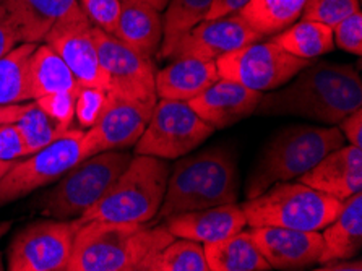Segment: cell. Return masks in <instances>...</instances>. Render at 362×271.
Masks as SVG:
<instances>
[{
    "label": "cell",
    "instance_id": "83f0119b",
    "mask_svg": "<svg viewBox=\"0 0 362 271\" xmlns=\"http://www.w3.org/2000/svg\"><path fill=\"white\" fill-rule=\"evenodd\" d=\"M272 41L296 57L310 60L332 52L334 49L332 26L312 20L293 23L273 36Z\"/></svg>",
    "mask_w": 362,
    "mask_h": 271
},
{
    "label": "cell",
    "instance_id": "ffe728a7",
    "mask_svg": "<svg viewBox=\"0 0 362 271\" xmlns=\"http://www.w3.org/2000/svg\"><path fill=\"white\" fill-rule=\"evenodd\" d=\"M20 42L40 44L60 21L85 15L78 0H4Z\"/></svg>",
    "mask_w": 362,
    "mask_h": 271
},
{
    "label": "cell",
    "instance_id": "f1b7e54d",
    "mask_svg": "<svg viewBox=\"0 0 362 271\" xmlns=\"http://www.w3.org/2000/svg\"><path fill=\"white\" fill-rule=\"evenodd\" d=\"M211 4L213 0H169L163 16V41L158 59H169L180 38L206 18Z\"/></svg>",
    "mask_w": 362,
    "mask_h": 271
},
{
    "label": "cell",
    "instance_id": "b9f144b4",
    "mask_svg": "<svg viewBox=\"0 0 362 271\" xmlns=\"http://www.w3.org/2000/svg\"><path fill=\"white\" fill-rule=\"evenodd\" d=\"M322 271H361L362 270V263L361 260H333V262L323 263L322 268H317Z\"/></svg>",
    "mask_w": 362,
    "mask_h": 271
},
{
    "label": "cell",
    "instance_id": "e0dca14e",
    "mask_svg": "<svg viewBox=\"0 0 362 271\" xmlns=\"http://www.w3.org/2000/svg\"><path fill=\"white\" fill-rule=\"evenodd\" d=\"M260 99V91L245 88L238 81L219 79L187 103L203 122L219 130L254 114Z\"/></svg>",
    "mask_w": 362,
    "mask_h": 271
},
{
    "label": "cell",
    "instance_id": "f546056e",
    "mask_svg": "<svg viewBox=\"0 0 362 271\" xmlns=\"http://www.w3.org/2000/svg\"><path fill=\"white\" fill-rule=\"evenodd\" d=\"M151 271H210V268L200 242L175 237L158 253Z\"/></svg>",
    "mask_w": 362,
    "mask_h": 271
},
{
    "label": "cell",
    "instance_id": "ba28073f",
    "mask_svg": "<svg viewBox=\"0 0 362 271\" xmlns=\"http://www.w3.org/2000/svg\"><path fill=\"white\" fill-rule=\"evenodd\" d=\"M215 129L197 115L187 101L160 99L146 129L135 143V154L161 159L185 156L200 146Z\"/></svg>",
    "mask_w": 362,
    "mask_h": 271
},
{
    "label": "cell",
    "instance_id": "f35d334b",
    "mask_svg": "<svg viewBox=\"0 0 362 271\" xmlns=\"http://www.w3.org/2000/svg\"><path fill=\"white\" fill-rule=\"evenodd\" d=\"M16 44H20L18 36H16L12 23H10L7 10L0 4V57L12 51Z\"/></svg>",
    "mask_w": 362,
    "mask_h": 271
},
{
    "label": "cell",
    "instance_id": "4dcf8cb0",
    "mask_svg": "<svg viewBox=\"0 0 362 271\" xmlns=\"http://www.w3.org/2000/svg\"><path fill=\"white\" fill-rule=\"evenodd\" d=\"M15 125L18 127L21 138H23L28 156L49 146L64 132H67L54 122L35 101H30L26 113L21 115V119Z\"/></svg>",
    "mask_w": 362,
    "mask_h": 271
},
{
    "label": "cell",
    "instance_id": "277c9868",
    "mask_svg": "<svg viewBox=\"0 0 362 271\" xmlns=\"http://www.w3.org/2000/svg\"><path fill=\"white\" fill-rule=\"evenodd\" d=\"M171 174L168 159L135 154L104 195L81 214L88 221L112 223H150L160 212Z\"/></svg>",
    "mask_w": 362,
    "mask_h": 271
},
{
    "label": "cell",
    "instance_id": "cb8c5ba5",
    "mask_svg": "<svg viewBox=\"0 0 362 271\" xmlns=\"http://www.w3.org/2000/svg\"><path fill=\"white\" fill-rule=\"evenodd\" d=\"M210 271H268L270 265L257 248L250 231H239L228 239L203 244Z\"/></svg>",
    "mask_w": 362,
    "mask_h": 271
},
{
    "label": "cell",
    "instance_id": "d6a6232c",
    "mask_svg": "<svg viewBox=\"0 0 362 271\" xmlns=\"http://www.w3.org/2000/svg\"><path fill=\"white\" fill-rule=\"evenodd\" d=\"M107 103V91L95 86H80L75 98V119L81 129H90L100 119Z\"/></svg>",
    "mask_w": 362,
    "mask_h": 271
},
{
    "label": "cell",
    "instance_id": "7402d4cb",
    "mask_svg": "<svg viewBox=\"0 0 362 271\" xmlns=\"http://www.w3.org/2000/svg\"><path fill=\"white\" fill-rule=\"evenodd\" d=\"M114 36L146 59H155L163 41V16L140 0H124Z\"/></svg>",
    "mask_w": 362,
    "mask_h": 271
},
{
    "label": "cell",
    "instance_id": "ab89813d",
    "mask_svg": "<svg viewBox=\"0 0 362 271\" xmlns=\"http://www.w3.org/2000/svg\"><path fill=\"white\" fill-rule=\"evenodd\" d=\"M249 2L250 0H213L205 20H213V18H219V16L238 13L239 10Z\"/></svg>",
    "mask_w": 362,
    "mask_h": 271
},
{
    "label": "cell",
    "instance_id": "ac0fdd59",
    "mask_svg": "<svg viewBox=\"0 0 362 271\" xmlns=\"http://www.w3.org/2000/svg\"><path fill=\"white\" fill-rule=\"evenodd\" d=\"M164 226L174 237L210 244L228 239L247 226L243 207L235 203L192 209L164 218Z\"/></svg>",
    "mask_w": 362,
    "mask_h": 271
},
{
    "label": "cell",
    "instance_id": "8d00e7d4",
    "mask_svg": "<svg viewBox=\"0 0 362 271\" xmlns=\"http://www.w3.org/2000/svg\"><path fill=\"white\" fill-rule=\"evenodd\" d=\"M28 156L23 138L15 124L0 125V161H16Z\"/></svg>",
    "mask_w": 362,
    "mask_h": 271
},
{
    "label": "cell",
    "instance_id": "7a4b0ae2",
    "mask_svg": "<svg viewBox=\"0 0 362 271\" xmlns=\"http://www.w3.org/2000/svg\"><path fill=\"white\" fill-rule=\"evenodd\" d=\"M174 239L164 224L88 221L76 231L67 271H151Z\"/></svg>",
    "mask_w": 362,
    "mask_h": 271
},
{
    "label": "cell",
    "instance_id": "1f68e13d",
    "mask_svg": "<svg viewBox=\"0 0 362 271\" xmlns=\"http://www.w3.org/2000/svg\"><path fill=\"white\" fill-rule=\"evenodd\" d=\"M358 10L359 0H307L300 16L333 28Z\"/></svg>",
    "mask_w": 362,
    "mask_h": 271
},
{
    "label": "cell",
    "instance_id": "2e32d148",
    "mask_svg": "<svg viewBox=\"0 0 362 271\" xmlns=\"http://www.w3.org/2000/svg\"><path fill=\"white\" fill-rule=\"evenodd\" d=\"M257 248L276 270H299L319 262L323 239L320 231H300L276 226L252 228Z\"/></svg>",
    "mask_w": 362,
    "mask_h": 271
},
{
    "label": "cell",
    "instance_id": "484cf974",
    "mask_svg": "<svg viewBox=\"0 0 362 271\" xmlns=\"http://www.w3.org/2000/svg\"><path fill=\"white\" fill-rule=\"evenodd\" d=\"M37 44L20 42L0 57V104H23L33 101L30 59Z\"/></svg>",
    "mask_w": 362,
    "mask_h": 271
},
{
    "label": "cell",
    "instance_id": "bcb514c9",
    "mask_svg": "<svg viewBox=\"0 0 362 271\" xmlns=\"http://www.w3.org/2000/svg\"><path fill=\"white\" fill-rule=\"evenodd\" d=\"M4 2V0H0V4H2Z\"/></svg>",
    "mask_w": 362,
    "mask_h": 271
},
{
    "label": "cell",
    "instance_id": "52a82bcc",
    "mask_svg": "<svg viewBox=\"0 0 362 271\" xmlns=\"http://www.w3.org/2000/svg\"><path fill=\"white\" fill-rule=\"evenodd\" d=\"M130 159L132 153L124 149H109L81 159L37 200V209L42 217L54 219L80 218L104 195Z\"/></svg>",
    "mask_w": 362,
    "mask_h": 271
},
{
    "label": "cell",
    "instance_id": "603a6c76",
    "mask_svg": "<svg viewBox=\"0 0 362 271\" xmlns=\"http://www.w3.org/2000/svg\"><path fill=\"white\" fill-rule=\"evenodd\" d=\"M323 248L317 263L333 260H348L359 253L362 247V193L343 202L338 217L327 224L322 232Z\"/></svg>",
    "mask_w": 362,
    "mask_h": 271
},
{
    "label": "cell",
    "instance_id": "30bf717a",
    "mask_svg": "<svg viewBox=\"0 0 362 271\" xmlns=\"http://www.w3.org/2000/svg\"><path fill=\"white\" fill-rule=\"evenodd\" d=\"M85 132L70 129L51 145L30 154V158L13 163L8 173L0 179V208L28 197L37 189L57 182L70 168L80 163L81 138Z\"/></svg>",
    "mask_w": 362,
    "mask_h": 271
},
{
    "label": "cell",
    "instance_id": "5bb4252c",
    "mask_svg": "<svg viewBox=\"0 0 362 271\" xmlns=\"http://www.w3.org/2000/svg\"><path fill=\"white\" fill-rule=\"evenodd\" d=\"M42 42L60 55L80 86H95L107 91V75L100 64L93 23L86 15L60 21L47 33Z\"/></svg>",
    "mask_w": 362,
    "mask_h": 271
},
{
    "label": "cell",
    "instance_id": "d4e9b609",
    "mask_svg": "<svg viewBox=\"0 0 362 271\" xmlns=\"http://www.w3.org/2000/svg\"><path fill=\"white\" fill-rule=\"evenodd\" d=\"M30 80L33 99L52 93H76L80 88L72 70L46 42L37 44L31 54Z\"/></svg>",
    "mask_w": 362,
    "mask_h": 271
},
{
    "label": "cell",
    "instance_id": "e575fe53",
    "mask_svg": "<svg viewBox=\"0 0 362 271\" xmlns=\"http://www.w3.org/2000/svg\"><path fill=\"white\" fill-rule=\"evenodd\" d=\"M76 93H52V95L33 99L54 122L69 130L75 119Z\"/></svg>",
    "mask_w": 362,
    "mask_h": 271
},
{
    "label": "cell",
    "instance_id": "5b68a950",
    "mask_svg": "<svg viewBox=\"0 0 362 271\" xmlns=\"http://www.w3.org/2000/svg\"><path fill=\"white\" fill-rule=\"evenodd\" d=\"M344 145L339 127L293 125L272 138L247 180V200L276 182L299 179L333 149Z\"/></svg>",
    "mask_w": 362,
    "mask_h": 271
},
{
    "label": "cell",
    "instance_id": "74e56055",
    "mask_svg": "<svg viewBox=\"0 0 362 271\" xmlns=\"http://www.w3.org/2000/svg\"><path fill=\"white\" fill-rule=\"evenodd\" d=\"M339 130L344 137V140L349 142V145L362 146V109H356L348 114L346 117L339 120Z\"/></svg>",
    "mask_w": 362,
    "mask_h": 271
},
{
    "label": "cell",
    "instance_id": "8992f818",
    "mask_svg": "<svg viewBox=\"0 0 362 271\" xmlns=\"http://www.w3.org/2000/svg\"><path fill=\"white\" fill-rule=\"evenodd\" d=\"M343 202L303 182H276L243 204L247 224L322 231L338 217Z\"/></svg>",
    "mask_w": 362,
    "mask_h": 271
},
{
    "label": "cell",
    "instance_id": "836d02e7",
    "mask_svg": "<svg viewBox=\"0 0 362 271\" xmlns=\"http://www.w3.org/2000/svg\"><path fill=\"white\" fill-rule=\"evenodd\" d=\"M124 0H78L81 10L93 26L114 35Z\"/></svg>",
    "mask_w": 362,
    "mask_h": 271
},
{
    "label": "cell",
    "instance_id": "4fadbf2b",
    "mask_svg": "<svg viewBox=\"0 0 362 271\" xmlns=\"http://www.w3.org/2000/svg\"><path fill=\"white\" fill-rule=\"evenodd\" d=\"M158 101L127 99L107 93V103L95 125L81 138V156L135 146L144 134Z\"/></svg>",
    "mask_w": 362,
    "mask_h": 271
},
{
    "label": "cell",
    "instance_id": "4316f807",
    "mask_svg": "<svg viewBox=\"0 0 362 271\" xmlns=\"http://www.w3.org/2000/svg\"><path fill=\"white\" fill-rule=\"evenodd\" d=\"M307 0H250L239 15L262 38L275 36L303 15Z\"/></svg>",
    "mask_w": 362,
    "mask_h": 271
},
{
    "label": "cell",
    "instance_id": "8fae6325",
    "mask_svg": "<svg viewBox=\"0 0 362 271\" xmlns=\"http://www.w3.org/2000/svg\"><path fill=\"white\" fill-rule=\"evenodd\" d=\"M78 219L46 218L16 232L7 250L10 271H67Z\"/></svg>",
    "mask_w": 362,
    "mask_h": 271
},
{
    "label": "cell",
    "instance_id": "60d3db41",
    "mask_svg": "<svg viewBox=\"0 0 362 271\" xmlns=\"http://www.w3.org/2000/svg\"><path fill=\"white\" fill-rule=\"evenodd\" d=\"M30 103L23 104H0V125L4 124H16L21 119V115L26 113Z\"/></svg>",
    "mask_w": 362,
    "mask_h": 271
},
{
    "label": "cell",
    "instance_id": "7bdbcfd3",
    "mask_svg": "<svg viewBox=\"0 0 362 271\" xmlns=\"http://www.w3.org/2000/svg\"><path fill=\"white\" fill-rule=\"evenodd\" d=\"M140 2H145L148 5H151L153 8H156L158 12H163V10H166L169 0H140Z\"/></svg>",
    "mask_w": 362,
    "mask_h": 271
},
{
    "label": "cell",
    "instance_id": "9c48e42d",
    "mask_svg": "<svg viewBox=\"0 0 362 271\" xmlns=\"http://www.w3.org/2000/svg\"><path fill=\"white\" fill-rule=\"evenodd\" d=\"M215 62L219 79L238 81L263 93L286 85L300 70L309 67L312 60L296 57L273 41H255L221 55Z\"/></svg>",
    "mask_w": 362,
    "mask_h": 271
},
{
    "label": "cell",
    "instance_id": "d6986e66",
    "mask_svg": "<svg viewBox=\"0 0 362 271\" xmlns=\"http://www.w3.org/2000/svg\"><path fill=\"white\" fill-rule=\"evenodd\" d=\"M299 182L344 202L362 190V149L354 145L333 149Z\"/></svg>",
    "mask_w": 362,
    "mask_h": 271
},
{
    "label": "cell",
    "instance_id": "6da1fadb",
    "mask_svg": "<svg viewBox=\"0 0 362 271\" xmlns=\"http://www.w3.org/2000/svg\"><path fill=\"white\" fill-rule=\"evenodd\" d=\"M289 85L263 96L255 113L262 115H298L338 125L362 108V81L353 65L317 62L300 70Z\"/></svg>",
    "mask_w": 362,
    "mask_h": 271
},
{
    "label": "cell",
    "instance_id": "9a60e30c",
    "mask_svg": "<svg viewBox=\"0 0 362 271\" xmlns=\"http://www.w3.org/2000/svg\"><path fill=\"white\" fill-rule=\"evenodd\" d=\"M262 36L245 23L239 13L203 20L175 44L169 59L195 57L216 60L247 44L260 41Z\"/></svg>",
    "mask_w": 362,
    "mask_h": 271
},
{
    "label": "cell",
    "instance_id": "7c38bea8",
    "mask_svg": "<svg viewBox=\"0 0 362 271\" xmlns=\"http://www.w3.org/2000/svg\"><path fill=\"white\" fill-rule=\"evenodd\" d=\"M100 64L107 75V93L141 101H158L153 59L134 51L114 35L93 26Z\"/></svg>",
    "mask_w": 362,
    "mask_h": 271
},
{
    "label": "cell",
    "instance_id": "3957f363",
    "mask_svg": "<svg viewBox=\"0 0 362 271\" xmlns=\"http://www.w3.org/2000/svg\"><path fill=\"white\" fill-rule=\"evenodd\" d=\"M239 169L233 149L206 148L179 159L169 174L168 189L156 217L238 202Z\"/></svg>",
    "mask_w": 362,
    "mask_h": 271
},
{
    "label": "cell",
    "instance_id": "d590c367",
    "mask_svg": "<svg viewBox=\"0 0 362 271\" xmlns=\"http://www.w3.org/2000/svg\"><path fill=\"white\" fill-rule=\"evenodd\" d=\"M333 42L349 54H362V13H351L333 28Z\"/></svg>",
    "mask_w": 362,
    "mask_h": 271
},
{
    "label": "cell",
    "instance_id": "44dd1931",
    "mask_svg": "<svg viewBox=\"0 0 362 271\" xmlns=\"http://www.w3.org/2000/svg\"><path fill=\"white\" fill-rule=\"evenodd\" d=\"M168 67L156 71V96L161 99H189L200 95L203 90L219 80L215 60L195 57L173 59Z\"/></svg>",
    "mask_w": 362,
    "mask_h": 271
},
{
    "label": "cell",
    "instance_id": "ee69618b",
    "mask_svg": "<svg viewBox=\"0 0 362 271\" xmlns=\"http://www.w3.org/2000/svg\"><path fill=\"white\" fill-rule=\"evenodd\" d=\"M10 226H12V223L10 221H5V223H0V239L5 236V232H7L10 229ZM4 270V263H2V250H0V271Z\"/></svg>",
    "mask_w": 362,
    "mask_h": 271
},
{
    "label": "cell",
    "instance_id": "f6af8a7d",
    "mask_svg": "<svg viewBox=\"0 0 362 271\" xmlns=\"http://www.w3.org/2000/svg\"><path fill=\"white\" fill-rule=\"evenodd\" d=\"M15 161H0V179L8 173V169L12 168Z\"/></svg>",
    "mask_w": 362,
    "mask_h": 271
}]
</instances>
